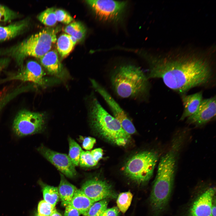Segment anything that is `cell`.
I'll return each instance as SVG.
<instances>
[{
	"label": "cell",
	"instance_id": "cell-9",
	"mask_svg": "<svg viewBox=\"0 0 216 216\" xmlns=\"http://www.w3.org/2000/svg\"><path fill=\"white\" fill-rule=\"evenodd\" d=\"M91 82L94 89L102 97L111 110L113 116L119 122L124 130L130 135L135 133L136 129L127 113L106 90L94 79Z\"/></svg>",
	"mask_w": 216,
	"mask_h": 216
},
{
	"label": "cell",
	"instance_id": "cell-27",
	"mask_svg": "<svg viewBox=\"0 0 216 216\" xmlns=\"http://www.w3.org/2000/svg\"><path fill=\"white\" fill-rule=\"evenodd\" d=\"M98 163L94 159L91 152L82 151L79 161V164L82 167H92L96 165Z\"/></svg>",
	"mask_w": 216,
	"mask_h": 216
},
{
	"label": "cell",
	"instance_id": "cell-15",
	"mask_svg": "<svg viewBox=\"0 0 216 216\" xmlns=\"http://www.w3.org/2000/svg\"><path fill=\"white\" fill-rule=\"evenodd\" d=\"M42 65L50 74L60 76L62 71V65L55 50L49 51L40 58Z\"/></svg>",
	"mask_w": 216,
	"mask_h": 216
},
{
	"label": "cell",
	"instance_id": "cell-14",
	"mask_svg": "<svg viewBox=\"0 0 216 216\" xmlns=\"http://www.w3.org/2000/svg\"><path fill=\"white\" fill-rule=\"evenodd\" d=\"M216 96L203 99L196 112L188 118L190 123L201 125L209 122L215 116Z\"/></svg>",
	"mask_w": 216,
	"mask_h": 216
},
{
	"label": "cell",
	"instance_id": "cell-6",
	"mask_svg": "<svg viewBox=\"0 0 216 216\" xmlns=\"http://www.w3.org/2000/svg\"><path fill=\"white\" fill-rule=\"evenodd\" d=\"M158 158V154L155 152H140L128 160L123 170L125 174L134 182L139 184L146 182L152 176Z\"/></svg>",
	"mask_w": 216,
	"mask_h": 216
},
{
	"label": "cell",
	"instance_id": "cell-20",
	"mask_svg": "<svg viewBox=\"0 0 216 216\" xmlns=\"http://www.w3.org/2000/svg\"><path fill=\"white\" fill-rule=\"evenodd\" d=\"M38 183L42 189L44 200L55 207L59 197L58 188L47 184L40 180Z\"/></svg>",
	"mask_w": 216,
	"mask_h": 216
},
{
	"label": "cell",
	"instance_id": "cell-35",
	"mask_svg": "<svg viewBox=\"0 0 216 216\" xmlns=\"http://www.w3.org/2000/svg\"><path fill=\"white\" fill-rule=\"evenodd\" d=\"M91 153L94 160L98 163L102 158L103 151L101 148H98L91 151Z\"/></svg>",
	"mask_w": 216,
	"mask_h": 216
},
{
	"label": "cell",
	"instance_id": "cell-39",
	"mask_svg": "<svg viewBox=\"0 0 216 216\" xmlns=\"http://www.w3.org/2000/svg\"><path fill=\"white\" fill-rule=\"evenodd\" d=\"M34 216H44L38 214L37 213H35Z\"/></svg>",
	"mask_w": 216,
	"mask_h": 216
},
{
	"label": "cell",
	"instance_id": "cell-10",
	"mask_svg": "<svg viewBox=\"0 0 216 216\" xmlns=\"http://www.w3.org/2000/svg\"><path fill=\"white\" fill-rule=\"evenodd\" d=\"M37 150L63 175L70 178H74L76 176L77 172L75 166L67 154L53 151L42 145Z\"/></svg>",
	"mask_w": 216,
	"mask_h": 216
},
{
	"label": "cell",
	"instance_id": "cell-21",
	"mask_svg": "<svg viewBox=\"0 0 216 216\" xmlns=\"http://www.w3.org/2000/svg\"><path fill=\"white\" fill-rule=\"evenodd\" d=\"M64 31L68 34L76 38L78 41H81L84 38L86 29L80 22H74L70 23L64 28Z\"/></svg>",
	"mask_w": 216,
	"mask_h": 216
},
{
	"label": "cell",
	"instance_id": "cell-34",
	"mask_svg": "<svg viewBox=\"0 0 216 216\" xmlns=\"http://www.w3.org/2000/svg\"><path fill=\"white\" fill-rule=\"evenodd\" d=\"M119 210L117 207L107 208L100 216H118Z\"/></svg>",
	"mask_w": 216,
	"mask_h": 216
},
{
	"label": "cell",
	"instance_id": "cell-3",
	"mask_svg": "<svg viewBox=\"0 0 216 216\" xmlns=\"http://www.w3.org/2000/svg\"><path fill=\"white\" fill-rule=\"evenodd\" d=\"M110 80L114 91L121 98L141 99L148 94V79L139 67L130 64L121 65L112 73Z\"/></svg>",
	"mask_w": 216,
	"mask_h": 216
},
{
	"label": "cell",
	"instance_id": "cell-38",
	"mask_svg": "<svg viewBox=\"0 0 216 216\" xmlns=\"http://www.w3.org/2000/svg\"><path fill=\"white\" fill-rule=\"evenodd\" d=\"M69 37L74 44L75 45L76 42L78 41L77 40L72 36L69 35Z\"/></svg>",
	"mask_w": 216,
	"mask_h": 216
},
{
	"label": "cell",
	"instance_id": "cell-2",
	"mask_svg": "<svg viewBox=\"0 0 216 216\" xmlns=\"http://www.w3.org/2000/svg\"><path fill=\"white\" fill-rule=\"evenodd\" d=\"M182 141L175 139L170 150L161 158L150 197L152 209L156 215L166 207L172 190L177 157Z\"/></svg>",
	"mask_w": 216,
	"mask_h": 216
},
{
	"label": "cell",
	"instance_id": "cell-32",
	"mask_svg": "<svg viewBox=\"0 0 216 216\" xmlns=\"http://www.w3.org/2000/svg\"><path fill=\"white\" fill-rule=\"evenodd\" d=\"M82 140V148L88 150L92 149L96 142L95 138L90 136L83 138Z\"/></svg>",
	"mask_w": 216,
	"mask_h": 216
},
{
	"label": "cell",
	"instance_id": "cell-12",
	"mask_svg": "<svg viewBox=\"0 0 216 216\" xmlns=\"http://www.w3.org/2000/svg\"><path fill=\"white\" fill-rule=\"evenodd\" d=\"M44 72L41 66L37 62L32 60L28 62L20 71L7 79L29 82L42 86L44 84Z\"/></svg>",
	"mask_w": 216,
	"mask_h": 216
},
{
	"label": "cell",
	"instance_id": "cell-33",
	"mask_svg": "<svg viewBox=\"0 0 216 216\" xmlns=\"http://www.w3.org/2000/svg\"><path fill=\"white\" fill-rule=\"evenodd\" d=\"M80 214L79 211L70 205L65 206L64 216H80Z\"/></svg>",
	"mask_w": 216,
	"mask_h": 216
},
{
	"label": "cell",
	"instance_id": "cell-18",
	"mask_svg": "<svg viewBox=\"0 0 216 216\" xmlns=\"http://www.w3.org/2000/svg\"><path fill=\"white\" fill-rule=\"evenodd\" d=\"M28 23L27 19H24L6 26H0V41L10 39L19 34L26 29Z\"/></svg>",
	"mask_w": 216,
	"mask_h": 216
},
{
	"label": "cell",
	"instance_id": "cell-22",
	"mask_svg": "<svg viewBox=\"0 0 216 216\" xmlns=\"http://www.w3.org/2000/svg\"><path fill=\"white\" fill-rule=\"evenodd\" d=\"M56 45L58 51L62 58L67 56L75 46L69 35L65 34L58 37L57 40Z\"/></svg>",
	"mask_w": 216,
	"mask_h": 216
},
{
	"label": "cell",
	"instance_id": "cell-13",
	"mask_svg": "<svg viewBox=\"0 0 216 216\" xmlns=\"http://www.w3.org/2000/svg\"><path fill=\"white\" fill-rule=\"evenodd\" d=\"M215 192V189L211 187L200 194L191 206L188 216H212V207Z\"/></svg>",
	"mask_w": 216,
	"mask_h": 216
},
{
	"label": "cell",
	"instance_id": "cell-16",
	"mask_svg": "<svg viewBox=\"0 0 216 216\" xmlns=\"http://www.w3.org/2000/svg\"><path fill=\"white\" fill-rule=\"evenodd\" d=\"M202 94L200 92L190 95H182L184 111L180 120H183L196 112L203 100Z\"/></svg>",
	"mask_w": 216,
	"mask_h": 216
},
{
	"label": "cell",
	"instance_id": "cell-7",
	"mask_svg": "<svg viewBox=\"0 0 216 216\" xmlns=\"http://www.w3.org/2000/svg\"><path fill=\"white\" fill-rule=\"evenodd\" d=\"M86 2L100 20L117 23L122 20L128 5L125 1L88 0Z\"/></svg>",
	"mask_w": 216,
	"mask_h": 216
},
{
	"label": "cell",
	"instance_id": "cell-26",
	"mask_svg": "<svg viewBox=\"0 0 216 216\" xmlns=\"http://www.w3.org/2000/svg\"><path fill=\"white\" fill-rule=\"evenodd\" d=\"M108 204L106 199L94 202L90 207L86 216H100L107 209Z\"/></svg>",
	"mask_w": 216,
	"mask_h": 216
},
{
	"label": "cell",
	"instance_id": "cell-11",
	"mask_svg": "<svg viewBox=\"0 0 216 216\" xmlns=\"http://www.w3.org/2000/svg\"><path fill=\"white\" fill-rule=\"evenodd\" d=\"M81 190L94 202L108 198H115L116 196L110 184L98 179L86 181L82 184Z\"/></svg>",
	"mask_w": 216,
	"mask_h": 216
},
{
	"label": "cell",
	"instance_id": "cell-37",
	"mask_svg": "<svg viewBox=\"0 0 216 216\" xmlns=\"http://www.w3.org/2000/svg\"><path fill=\"white\" fill-rule=\"evenodd\" d=\"M50 216H62L61 214L58 212L55 208Z\"/></svg>",
	"mask_w": 216,
	"mask_h": 216
},
{
	"label": "cell",
	"instance_id": "cell-1",
	"mask_svg": "<svg viewBox=\"0 0 216 216\" xmlns=\"http://www.w3.org/2000/svg\"><path fill=\"white\" fill-rule=\"evenodd\" d=\"M149 65L148 78L161 79L168 88L182 95L190 89L205 86L213 79L207 60L195 56L158 58L144 54Z\"/></svg>",
	"mask_w": 216,
	"mask_h": 216
},
{
	"label": "cell",
	"instance_id": "cell-4",
	"mask_svg": "<svg viewBox=\"0 0 216 216\" xmlns=\"http://www.w3.org/2000/svg\"><path fill=\"white\" fill-rule=\"evenodd\" d=\"M89 116L92 128L101 137L119 146H124L130 136L123 129L118 120L103 107L98 99L91 100Z\"/></svg>",
	"mask_w": 216,
	"mask_h": 216
},
{
	"label": "cell",
	"instance_id": "cell-5",
	"mask_svg": "<svg viewBox=\"0 0 216 216\" xmlns=\"http://www.w3.org/2000/svg\"><path fill=\"white\" fill-rule=\"evenodd\" d=\"M57 31L46 28L33 34L8 50V53L21 64L28 56L40 58L50 51L57 41Z\"/></svg>",
	"mask_w": 216,
	"mask_h": 216
},
{
	"label": "cell",
	"instance_id": "cell-8",
	"mask_svg": "<svg viewBox=\"0 0 216 216\" xmlns=\"http://www.w3.org/2000/svg\"><path fill=\"white\" fill-rule=\"evenodd\" d=\"M44 124L43 114L24 110L20 111L15 117L13 129L16 136L23 137L41 132Z\"/></svg>",
	"mask_w": 216,
	"mask_h": 216
},
{
	"label": "cell",
	"instance_id": "cell-24",
	"mask_svg": "<svg viewBox=\"0 0 216 216\" xmlns=\"http://www.w3.org/2000/svg\"><path fill=\"white\" fill-rule=\"evenodd\" d=\"M56 9L49 8L41 13L38 16V20L43 24L48 26H53L57 22Z\"/></svg>",
	"mask_w": 216,
	"mask_h": 216
},
{
	"label": "cell",
	"instance_id": "cell-28",
	"mask_svg": "<svg viewBox=\"0 0 216 216\" xmlns=\"http://www.w3.org/2000/svg\"><path fill=\"white\" fill-rule=\"evenodd\" d=\"M19 14L7 7L0 4V21H10L18 16Z\"/></svg>",
	"mask_w": 216,
	"mask_h": 216
},
{
	"label": "cell",
	"instance_id": "cell-36",
	"mask_svg": "<svg viewBox=\"0 0 216 216\" xmlns=\"http://www.w3.org/2000/svg\"><path fill=\"white\" fill-rule=\"evenodd\" d=\"M215 198L214 199L212 207V216H215L216 215V205H215Z\"/></svg>",
	"mask_w": 216,
	"mask_h": 216
},
{
	"label": "cell",
	"instance_id": "cell-23",
	"mask_svg": "<svg viewBox=\"0 0 216 216\" xmlns=\"http://www.w3.org/2000/svg\"><path fill=\"white\" fill-rule=\"evenodd\" d=\"M69 151L68 156L75 166L79 165L80 156L83 151L79 145L73 139L69 137Z\"/></svg>",
	"mask_w": 216,
	"mask_h": 216
},
{
	"label": "cell",
	"instance_id": "cell-25",
	"mask_svg": "<svg viewBox=\"0 0 216 216\" xmlns=\"http://www.w3.org/2000/svg\"><path fill=\"white\" fill-rule=\"evenodd\" d=\"M132 198V194L130 191L120 193L116 201L117 207L119 210L123 213H125L131 204Z\"/></svg>",
	"mask_w": 216,
	"mask_h": 216
},
{
	"label": "cell",
	"instance_id": "cell-30",
	"mask_svg": "<svg viewBox=\"0 0 216 216\" xmlns=\"http://www.w3.org/2000/svg\"><path fill=\"white\" fill-rule=\"evenodd\" d=\"M57 21L65 24H68L73 20L72 16L67 11L61 9L55 10Z\"/></svg>",
	"mask_w": 216,
	"mask_h": 216
},
{
	"label": "cell",
	"instance_id": "cell-31",
	"mask_svg": "<svg viewBox=\"0 0 216 216\" xmlns=\"http://www.w3.org/2000/svg\"><path fill=\"white\" fill-rule=\"evenodd\" d=\"M12 99L11 95L7 90L3 88L0 90V112Z\"/></svg>",
	"mask_w": 216,
	"mask_h": 216
},
{
	"label": "cell",
	"instance_id": "cell-19",
	"mask_svg": "<svg viewBox=\"0 0 216 216\" xmlns=\"http://www.w3.org/2000/svg\"><path fill=\"white\" fill-rule=\"evenodd\" d=\"M60 175V181L58 188L62 205L65 207L71 201L77 188L68 182L62 174Z\"/></svg>",
	"mask_w": 216,
	"mask_h": 216
},
{
	"label": "cell",
	"instance_id": "cell-29",
	"mask_svg": "<svg viewBox=\"0 0 216 216\" xmlns=\"http://www.w3.org/2000/svg\"><path fill=\"white\" fill-rule=\"evenodd\" d=\"M55 207L45 200L40 201L38 206V213L44 216H50Z\"/></svg>",
	"mask_w": 216,
	"mask_h": 216
},
{
	"label": "cell",
	"instance_id": "cell-17",
	"mask_svg": "<svg viewBox=\"0 0 216 216\" xmlns=\"http://www.w3.org/2000/svg\"><path fill=\"white\" fill-rule=\"evenodd\" d=\"M94 202L85 195L81 189H77L68 205L77 210L80 214L86 216L90 207Z\"/></svg>",
	"mask_w": 216,
	"mask_h": 216
}]
</instances>
